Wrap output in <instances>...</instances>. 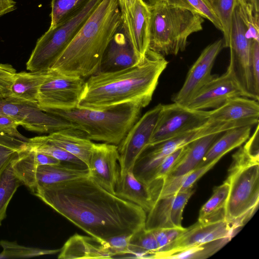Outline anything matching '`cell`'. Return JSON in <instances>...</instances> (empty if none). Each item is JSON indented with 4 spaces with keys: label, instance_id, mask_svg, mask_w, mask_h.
I'll return each instance as SVG.
<instances>
[{
    "label": "cell",
    "instance_id": "obj_1",
    "mask_svg": "<svg viewBox=\"0 0 259 259\" xmlns=\"http://www.w3.org/2000/svg\"><path fill=\"white\" fill-rule=\"evenodd\" d=\"M90 236L106 241L145 227L146 212L118 197L89 175L36 188L32 193Z\"/></svg>",
    "mask_w": 259,
    "mask_h": 259
},
{
    "label": "cell",
    "instance_id": "obj_2",
    "mask_svg": "<svg viewBox=\"0 0 259 259\" xmlns=\"http://www.w3.org/2000/svg\"><path fill=\"white\" fill-rule=\"evenodd\" d=\"M168 61L150 49L137 64L121 70L98 72L89 77L78 107L103 110L128 102L143 107L151 102Z\"/></svg>",
    "mask_w": 259,
    "mask_h": 259
},
{
    "label": "cell",
    "instance_id": "obj_3",
    "mask_svg": "<svg viewBox=\"0 0 259 259\" xmlns=\"http://www.w3.org/2000/svg\"><path fill=\"white\" fill-rule=\"evenodd\" d=\"M121 25L118 0H102L51 70L83 78L95 74Z\"/></svg>",
    "mask_w": 259,
    "mask_h": 259
},
{
    "label": "cell",
    "instance_id": "obj_4",
    "mask_svg": "<svg viewBox=\"0 0 259 259\" xmlns=\"http://www.w3.org/2000/svg\"><path fill=\"white\" fill-rule=\"evenodd\" d=\"M143 106L136 102L119 104L103 110L78 106L51 111L76 124L86 138L118 145L140 117Z\"/></svg>",
    "mask_w": 259,
    "mask_h": 259
},
{
    "label": "cell",
    "instance_id": "obj_5",
    "mask_svg": "<svg viewBox=\"0 0 259 259\" xmlns=\"http://www.w3.org/2000/svg\"><path fill=\"white\" fill-rule=\"evenodd\" d=\"M226 182L229 193L225 221L235 234L256 212L259 202V161L250 157L243 147L233 155Z\"/></svg>",
    "mask_w": 259,
    "mask_h": 259
},
{
    "label": "cell",
    "instance_id": "obj_6",
    "mask_svg": "<svg viewBox=\"0 0 259 259\" xmlns=\"http://www.w3.org/2000/svg\"><path fill=\"white\" fill-rule=\"evenodd\" d=\"M149 49L163 56L185 50L189 36L203 29L204 18L189 10L161 1L150 7Z\"/></svg>",
    "mask_w": 259,
    "mask_h": 259
},
{
    "label": "cell",
    "instance_id": "obj_7",
    "mask_svg": "<svg viewBox=\"0 0 259 259\" xmlns=\"http://www.w3.org/2000/svg\"><path fill=\"white\" fill-rule=\"evenodd\" d=\"M102 0H91L72 16L49 28L37 41L26 62L29 71H47L70 44Z\"/></svg>",
    "mask_w": 259,
    "mask_h": 259
},
{
    "label": "cell",
    "instance_id": "obj_8",
    "mask_svg": "<svg viewBox=\"0 0 259 259\" xmlns=\"http://www.w3.org/2000/svg\"><path fill=\"white\" fill-rule=\"evenodd\" d=\"M239 126V125L234 123L208 120L204 124L193 130L155 145L147 146L137 159L133 174L139 181L148 184L152 181L158 165L168 155L199 138Z\"/></svg>",
    "mask_w": 259,
    "mask_h": 259
},
{
    "label": "cell",
    "instance_id": "obj_9",
    "mask_svg": "<svg viewBox=\"0 0 259 259\" xmlns=\"http://www.w3.org/2000/svg\"><path fill=\"white\" fill-rule=\"evenodd\" d=\"M85 81L78 76L65 75L49 70L37 94V105L42 111L50 113L78 106L83 92Z\"/></svg>",
    "mask_w": 259,
    "mask_h": 259
},
{
    "label": "cell",
    "instance_id": "obj_10",
    "mask_svg": "<svg viewBox=\"0 0 259 259\" xmlns=\"http://www.w3.org/2000/svg\"><path fill=\"white\" fill-rule=\"evenodd\" d=\"M0 114L32 132L49 134L62 130H79L69 120L41 110L37 104L16 102L8 98L0 97Z\"/></svg>",
    "mask_w": 259,
    "mask_h": 259
},
{
    "label": "cell",
    "instance_id": "obj_11",
    "mask_svg": "<svg viewBox=\"0 0 259 259\" xmlns=\"http://www.w3.org/2000/svg\"><path fill=\"white\" fill-rule=\"evenodd\" d=\"M208 111L191 109L173 102L163 105L148 146L196 128L208 121Z\"/></svg>",
    "mask_w": 259,
    "mask_h": 259
},
{
    "label": "cell",
    "instance_id": "obj_12",
    "mask_svg": "<svg viewBox=\"0 0 259 259\" xmlns=\"http://www.w3.org/2000/svg\"><path fill=\"white\" fill-rule=\"evenodd\" d=\"M162 106L159 104L140 117L117 145L120 176L133 171L137 159L148 145Z\"/></svg>",
    "mask_w": 259,
    "mask_h": 259
},
{
    "label": "cell",
    "instance_id": "obj_13",
    "mask_svg": "<svg viewBox=\"0 0 259 259\" xmlns=\"http://www.w3.org/2000/svg\"><path fill=\"white\" fill-rule=\"evenodd\" d=\"M238 96L251 98L229 65L225 73L219 76L214 75L184 106L197 110L215 109L229 99Z\"/></svg>",
    "mask_w": 259,
    "mask_h": 259
},
{
    "label": "cell",
    "instance_id": "obj_14",
    "mask_svg": "<svg viewBox=\"0 0 259 259\" xmlns=\"http://www.w3.org/2000/svg\"><path fill=\"white\" fill-rule=\"evenodd\" d=\"M251 39L246 35V28L239 13L237 4L234 11L228 48L230 65L245 92L251 99L258 101L252 84L250 69Z\"/></svg>",
    "mask_w": 259,
    "mask_h": 259
},
{
    "label": "cell",
    "instance_id": "obj_15",
    "mask_svg": "<svg viewBox=\"0 0 259 259\" xmlns=\"http://www.w3.org/2000/svg\"><path fill=\"white\" fill-rule=\"evenodd\" d=\"M235 234L231 225L225 220L209 223L197 221L190 227L185 228L164 250L155 253L151 258H162L166 254L219 239H231Z\"/></svg>",
    "mask_w": 259,
    "mask_h": 259
},
{
    "label": "cell",
    "instance_id": "obj_16",
    "mask_svg": "<svg viewBox=\"0 0 259 259\" xmlns=\"http://www.w3.org/2000/svg\"><path fill=\"white\" fill-rule=\"evenodd\" d=\"M223 48V39L207 46L189 69L181 89L174 95L173 102L185 105L214 75L211 70L217 57Z\"/></svg>",
    "mask_w": 259,
    "mask_h": 259
},
{
    "label": "cell",
    "instance_id": "obj_17",
    "mask_svg": "<svg viewBox=\"0 0 259 259\" xmlns=\"http://www.w3.org/2000/svg\"><path fill=\"white\" fill-rule=\"evenodd\" d=\"M117 145L94 143L91 155L89 175L100 186L115 194L120 177Z\"/></svg>",
    "mask_w": 259,
    "mask_h": 259
},
{
    "label": "cell",
    "instance_id": "obj_18",
    "mask_svg": "<svg viewBox=\"0 0 259 259\" xmlns=\"http://www.w3.org/2000/svg\"><path fill=\"white\" fill-rule=\"evenodd\" d=\"M195 192L194 186L188 190L167 195L157 200L147 213L145 228L158 229L182 228L184 208Z\"/></svg>",
    "mask_w": 259,
    "mask_h": 259
},
{
    "label": "cell",
    "instance_id": "obj_19",
    "mask_svg": "<svg viewBox=\"0 0 259 259\" xmlns=\"http://www.w3.org/2000/svg\"><path fill=\"white\" fill-rule=\"evenodd\" d=\"M121 18L123 32L141 60L149 49L150 8L142 0H136L128 12L121 14Z\"/></svg>",
    "mask_w": 259,
    "mask_h": 259
},
{
    "label": "cell",
    "instance_id": "obj_20",
    "mask_svg": "<svg viewBox=\"0 0 259 259\" xmlns=\"http://www.w3.org/2000/svg\"><path fill=\"white\" fill-rule=\"evenodd\" d=\"M257 100L245 97L229 99L221 106L208 111V120L253 126L258 123Z\"/></svg>",
    "mask_w": 259,
    "mask_h": 259
},
{
    "label": "cell",
    "instance_id": "obj_21",
    "mask_svg": "<svg viewBox=\"0 0 259 259\" xmlns=\"http://www.w3.org/2000/svg\"><path fill=\"white\" fill-rule=\"evenodd\" d=\"M140 61L121 25L107 46L98 72L121 70L131 67Z\"/></svg>",
    "mask_w": 259,
    "mask_h": 259
},
{
    "label": "cell",
    "instance_id": "obj_22",
    "mask_svg": "<svg viewBox=\"0 0 259 259\" xmlns=\"http://www.w3.org/2000/svg\"><path fill=\"white\" fill-rule=\"evenodd\" d=\"M112 257L106 241L77 233L71 236L65 243L58 256L60 259Z\"/></svg>",
    "mask_w": 259,
    "mask_h": 259
},
{
    "label": "cell",
    "instance_id": "obj_23",
    "mask_svg": "<svg viewBox=\"0 0 259 259\" xmlns=\"http://www.w3.org/2000/svg\"><path fill=\"white\" fill-rule=\"evenodd\" d=\"M218 162L219 160H215L181 176L164 177L153 180L148 185L151 190L154 203L160 198L184 192L194 187L195 183Z\"/></svg>",
    "mask_w": 259,
    "mask_h": 259
},
{
    "label": "cell",
    "instance_id": "obj_24",
    "mask_svg": "<svg viewBox=\"0 0 259 259\" xmlns=\"http://www.w3.org/2000/svg\"><path fill=\"white\" fill-rule=\"evenodd\" d=\"M223 132L201 137L187 145L180 158L165 177L181 176L196 168L210 146Z\"/></svg>",
    "mask_w": 259,
    "mask_h": 259
},
{
    "label": "cell",
    "instance_id": "obj_25",
    "mask_svg": "<svg viewBox=\"0 0 259 259\" xmlns=\"http://www.w3.org/2000/svg\"><path fill=\"white\" fill-rule=\"evenodd\" d=\"M46 137L50 142L79 158L89 167L94 143L86 138L83 132L76 130H62Z\"/></svg>",
    "mask_w": 259,
    "mask_h": 259
},
{
    "label": "cell",
    "instance_id": "obj_26",
    "mask_svg": "<svg viewBox=\"0 0 259 259\" xmlns=\"http://www.w3.org/2000/svg\"><path fill=\"white\" fill-rule=\"evenodd\" d=\"M61 163L58 159L36 151L25 144L17 156L13 159L12 166L23 185L31 191L33 186L34 174L38 166Z\"/></svg>",
    "mask_w": 259,
    "mask_h": 259
},
{
    "label": "cell",
    "instance_id": "obj_27",
    "mask_svg": "<svg viewBox=\"0 0 259 259\" xmlns=\"http://www.w3.org/2000/svg\"><path fill=\"white\" fill-rule=\"evenodd\" d=\"M115 195L139 205L146 213L154 204L149 185L139 181L133 171L120 177L115 187Z\"/></svg>",
    "mask_w": 259,
    "mask_h": 259
},
{
    "label": "cell",
    "instance_id": "obj_28",
    "mask_svg": "<svg viewBox=\"0 0 259 259\" xmlns=\"http://www.w3.org/2000/svg\"><path fill=\"white\" fill-rule=\"evenodd\" d=\"M47 71H22L14 76L8 99L16 102L37 104L40 85L48 75Z\"/></svg>",
    "mask_w": 259,
    "mask_h": 259
},
{
    "label": "cell",
    "instance_id": "obj_29",
    "mask_svg": "<svg viewBox=\"0 0 259 259\" xmlns=\"http://www.w3.org/2000/svg\"><path fill=\"white\" fill-rule=\"evenodd\" d=\"M251 127V125L239 126L224 132L210 146L198 167L219 161L226 154L240 146L249 138Z\"/></svg>",
    "mask_w": 259,
    "mask_h": 259
},
{
    "label": "cell",
    "instance_id": "obj_30",
    "mask_svg": "<svg viewBox=\"0 0 259 259\" xmlns=\"http://www.w3.org/2000/svg\"><path fill=\"white\" fill-rule=\"evenodd\" d=\"M89 175L88 167L62 163L39 165L35 171L31 192L45 185L72 180Z\"/></svg>",
    "mask_w": 259,
    "mask_h": 259
},
{
    "label": "cell",
    "instance_id": "obj_31",
    "mask_svg": "<svg viewBox=\"0 0 259 259\" xmlns=\"http://www.w3.org/2000/svg\"><path fill=\"white\" fill-rule=\"evenodd\" d=\"M229 193V185L224 181L215 187L209 199L202 206L198 221L209 223L225 220V206Z\"/></svg>",
    "mask_w": 259,
    "mask_h": 259
},
{
    "label": "cell",
    "instance_id": "obj_32",
    "mask_svg": "<svg viewBox=\"0 0 259 259\" xmlns=\"http://www.w3.org/2000/svg\"><path fill=\"white\" fill-rule=\"evenodd\" d=\"M26 145L29 148L51 156L58 159L61 162L67 163L81 167H87L79 158L50 142L47 139L46 136L28 138Z\"/></svg>",
    "mask_w": 259,
    "mask_h": 259
},
{
    "label": "cell",
    "instance_id": "obj_33",
    "mask_svg": "<svg viewBox=\"0 0 259 259\" xmlns=\"http://www.w3.org/2000/svg\"><path fill=\"white\" fill-rule=\"evenodd\" d=\"M13 160L0 174V226L7 217V209L10 200L18 187L23 185L13 169Z\"/></svg>",
    "mask_w": 259,
    "mask_h": 259
},
{
    "label": "cell",
    "instance_id": "obj_34",
    "mask_svg": "<svg viewBox=\"0 0 259 259\" xmlns=\"http://www.w3.org/2000/svg\"><path fill=\"white\" fill-rule=\"evenodd\" d=\"M130 254L140 258H151L158 250V246L152 230L143 228L132 234L130 243Z\"/></svg>",
    "mask_w": 259,
    "mask_h": 259
},
{
    "label": "cell",
    "instance_id": "obj_35",
    "mask_svg": "<svg viewBox=\"0 0 259 259\" xmlns=\"http://www.w3.org/2000/svg\"><path fill=\"white\" fill-rule=\"evenodd\" d=\"M0 246L3 250L0 253V259L25 258L45 255L56 254L61 249H46L37 247H27L18 244L16 241L2 240Z\"/></svg>",
    "mask_w": 259,
    "mask_h": 259
},
{
    "label": "cell",
    "instance_id": "obj_36",
    "mask_svg": "<svg viewBox=\"0 0 259 259\" xmlns=\"http://www.w3.org/2000/svg\"><path fill=\"white\" fill-rule=\"evenodd\" d=\"M231 239L224 238L187 248L164 255L162 258H205L213 255Z\"/></svg>",
    "mask_w": 259,
    "mask_h": 259
},
{
    "label": "cell",
    "instance_id": "obj_37",
    "mask_svg": "<svg viewBox=\"0 0 259 259\" xmlns=\"http://www.w3.org/2000/svg\"><path fill=\"white\" fill-rule=\"evenodd\" d=\"M167 3L196 13L210 21L218 29L222 27L212 5L211 0H162Z\"/></svg>",
    "mask_w": 259,
    "mask_h": 259
},
{
    "label": "cell",
    "instance_id": "obj_38",
    "mask_svg": "<svg viewBox=\"0 0 259 259\" xmlns=\"http://www.w3.org/2000/svg\"><path fill=\"white\" fill-rule=\"evenodd\" d=\"M91 0H52L51 25L52 28L72 16Z\"/></svg>",
    "mask_w": 259,
    "mask_h": 259
},
{
    "label": "cell",
    "instance_id": "obj_39",
    "mask_svg": "<svg viewBox=\"0 0 259 259\" xmlns=\"http://www.w3.org/2000/svg\"><path fill=\"white\" fill-rule=\"evenodd\" d=\"M212 5L222 27L223 47L228 48L234 11L237 0H211Z\"/></svg>",
    "mask_w": 259,
    "mask_h": 259
},
{
    "label": "cell",
    "instance_id": "obj_40",
    "mask_svg": "<svg viewBox=\"0 0 259 259\" xmlns=\"http://www.w3.org/2000/svg\"><path fill=\"white\" fill-rule=\"evenodd\" d=\"M250 69L254 94L259 99V40L251 39Z\"/></svg>",
    "mask_w": 259,
    "mask_h": 259
},
{
    "label": "cell",
    "instance_id": "obj_41",
    "mask_svg": "<svg viewBox=\"0 0 259 259\" xmlns=\"http://www.w3.org/2000/svg\"><path fill=\"white\" fill-rule=\"evenodd\" d=\"M185 229V228H182L158 229L152 230L158 243V250L156 253L164 250Z\"/></svg>",
    "mask_w": 259,
    "mask_h": 259
},
{
    "label": "cell",
    "instance_id": "obj_42",
    "mask_svg": "<svg viewBox=\"0 0 259 259\" xmlns=\"http://www.w3.org/2000/svg\"><path fill=\"white\" fill-rule=\"evenodd\" d=\"M16 70L12 65L0 63V97L7 98Z\"/></svg>",
    "mask_w": 259,
    "mask_h": 259
},
{
    "label": "cell",
    "instance_id": "obj_43",
    "mask_svg": "<svg viewBox=\"0 0 259 259\" xmlns=\"http://www.w3.org/2000/svg\"><path fill=\"white\" fill-rule=\"evenodd\" d=\"M120 235L110 238L106 240L112 256L130 254L129 243L132 236Z\"/></svg>",
    "mask_w": 259,
    "mask_h": 259
},
{
    "label": "cell",
    "instance_id": "obj_44",
    "mask_svg": "<svg viewBox=\"0 0 259 259\" xmlns=\"http://www.w3.org/2000/svg\"><path fill=\"white\" fill-rule=\"evenodd\" d=\"M185 147L186 146L177 150L161 161L154 173L152 181L165 177L170 171L184 152Z\"/></svg>",
    "mask_w": 259,
    "mask_h": 259
},
{
    "label": "cell",
    "instance_id": "obj_45",
    "mask_svg": "<svg viewBox=\"0 0 259 259\" xmlns=\"http://www.w3.org/2000/svg\"><path fill=\"white\" fill-rule=\"evenodd\" d=\"M18 123L12 119L0 114V134L14 136L24 141L28 138L23 136L18 130Z\"/></svg>",
    "mask_w": 259,
    "mask_h": 259
},
{
    "label": "cell",
    "instance_id": "obj_46",
    "mask_svg": "<svg viewBox=\"0 0 259 259\" xmlns=\"http://www.w3.org/2000/svg\"><path fill=\"white\" fill-rule=\"evenodd\" d=\"M25 146L21 148H16L0 144V174L7 165L17 157Z\"/></svg>",
    "mask_w": 259,
    "mask_h": 259
},
{
    "label": "cell",
    "instance_id": "obj_47",
    "mask_svg": "<svg viewBox=\"0 0 259 259\" xmlns=\"http://www.w3.org/2000/svg\"><path fill=\"white\" fill-rule=\"evenodd\" d=\"M245 144L242 146L245 152L252 158L259 161L258 147V124L250 138L247 139Z\"/></svg>",
    "mask_w": 259,
    "mask_h": 259
},
{
    "label": "cell",
    "instance_id": "obj_48",
    "mask_svg": "<svg viewBox=\"0 0 259 259\" xmlns=\"http://www.w3.org/2000/svg\"><path fill=\"white\" fill-rule=\"evenodd\" d=\"M16 9V3L13 0H0V17Z\"/></svg>",
    "mask_w": 259,
    "mask_h": 259
},
{
    "label": "cell",
    "instance_id": "obj_49",
    "mask_svg": "<svg viewBox=\"0 0 259 259\" xmlns=\"http://www.w3.org/2000/svg\"><path fill=\"white\" fill-rule=\"evenodd\" d=\"M136 0H118L121 14L128 12L133 7Z\"/></svg>",
    "mask_w": 259,
    "mask_h": 259
},
{
    "label": "cell",
    "instance_id": "obj_50",
    "mask_svg": "<svg viewBox=\"0 0 259 259\" xmlns=\"http://www.w3.org/2000/svg\"><path fill=\"white\" fill-rule=\"evenodd\" d=\"M149 7L153 6L162 0H142Z\"/></svg>",
    "mask_w": 259,
    "mask_h": 259
},
{
    "label": "cell",
    "instance_id": "obj_51",
    "mask_svg": "<svg viewBox=\"0 0 259 259\" xmlns=\"http://www.w3.org/2000/svg\"><path fill=\"white\" fill-rule=\"evenodd\" d=\"M237 1H238L239 0H237Z\"/></svg>",
    "mask_w": 259,
    "mask_h": 259
}]
</instances>
